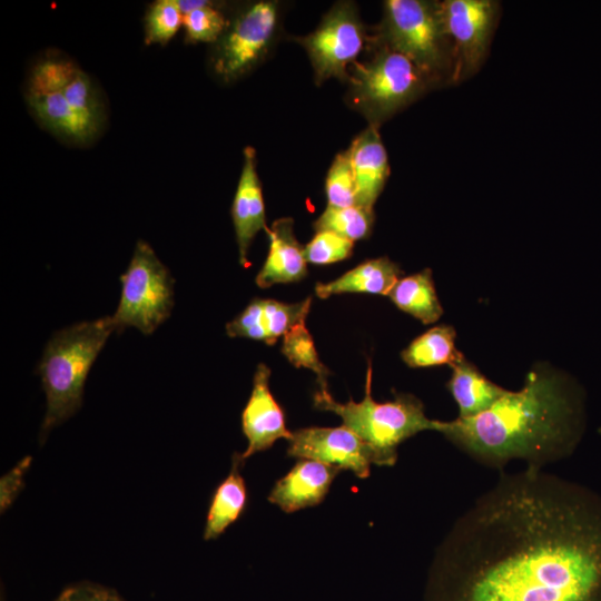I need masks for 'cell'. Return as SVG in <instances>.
<instances>
[{
	"instance_id": "1",
	"label": "cell",
	"mask_w": 601,
	"mask_h": 601,
	"mask_svg": "<svg viewBox=\"0 0 601 601\" xmlns=\"http://www.w3.org/2000/svg\"><path fill=\"white\" fill-rule=\"evenodd\" d=\"M425 601H601V495L526 467L452 526Z\"/></svg>"
},
{
	"instance_id": "32",
	"label": "cell",
	"mask_w": 601,
	"mask_h": 601,
	"mask_svg": "<svg viewBox=\"0 0 601 601\" xmlns=\"http://www.w3.org/2000/svg\"><path fill=\"white\" fill-rule=\"evenodd\" d=\"M55 601H124L115 591L93 584H77L66 589Z\"/></svg>"
},
{
	"instance_id": "31",
	"label": "cell",
	"mask_w": 601,
	"mask_h": 601,
	"mask_svg": "<svg viewBox=\"0 0 601 601\" xmlns=\"http://www.w3.org/2000/svg\"><path fill=\"white\" fill-rule=\"evenodd\" d=\"M31 457L20 461L11 471L4 474L0 481V508L6 511L23 486V475L30 466Z\"/></svg>"
},
{
	"instance_id": "9",
	"label": "cell",
	"mask_w": 601,
	"mask_h": 601,
	"mask_svg": "<svg viewBox=\"0 0 601 601\" xmlns=\"http://www.w3.org/2000/svg\"><path fill=\"white\" fill-rule=\"evenodd\" d=\"M445 32L454 57L453 82L474 76L485 61L500 16L494 0L440 2Z\"/></svg>"
},
{
	"instance_id": "30",
	"label": "cell",
	"mask_w": 601,
	"mask_h": 601,
	"mask_svg": "<svg viewBox=\"0 0 601 601\" xmlns=\"http://www.w3.org/2000/svg\"><path fill=\"white\" fill-rule=\"evenodd\" d=\"M263 299L254 298L246 308L226 325V333L230 337H246L264 341L266 334L262 325Z\"/></svg>"
},
{
	"instance_id": "25",
	"label": "cell",
	"mask_w": 601,
	"mask_h": 601,
	"mask_svg": "<svg viewBox=\"0 0 601 601\" xmlns=\"http://www.w3.org/2000/svg\"><path fill=\"white\" fill-rule=\"evenodd\" d=\"M311 303V297L295 304L263 299L262 325L266 334V344H274L280 335H285L293 326L306 321Z\"/></svg>"
},
{
	"instance_id": "26",
	"label": "cell",
	"mask_w": 601,
	"mask_h": 601,
	"mask_svg": "<svg viewBox=\"0 0 601 601\" xmlns=\"http://www.w3.org/2000/svg\"><path fill=\"white\" fill-rule=\"evenodd\" d=\"M184 23L177 0L152 2L145 17L146 43H167Z\"/></svg>"
},
{
	"instance_id": "13",
	"label": "cell",
	"mask_w": 601,
	"mask_h": 601,
	"mask_svg": "<svg viewBox=\"0 0 601 601\" xmlns=\"http://www.w3.org/2000/svg\"><path fill=\"white\" fill-rule=\"evenodd\" d=\"M270 370L258 364L249 400L242 413V428L248 446L240 454L243 460L273 446L279 439L287 441L292 432L287 430L282 407L269 390Z\"/></svg>"
},
{
	"instance_id": "11",
	"label": "cell",
	"mask_w": 601,
	"mask_h": 601,
	"mask_svg": "<svg viewBox=\"0 0 601 601\" xmlns=\"http://www.w3.org/2000/svg\"><path fill=\"white\" fill-rule=\"evenodd\" d=\"M364 30L355 7L348 2L337 3L324 17L319 27L302 39L316 78H344L346 69L361 53Z\"/></svg>"
},
{
	"instance_id": "3",
	"label": "cell",
	"mask_w": 601,
	"mask_h": 601,
	"mask_svg": "<svg viewBox=\"0 0 601 601\" xmlns=\"http://www.w3.org/2000/svg\"><path fill=\"white\" fill-rule=\"evenodd\" d=\"M26 98L48 129L75 142L91 139L104 121V106L90 77L65 58L48 57L35 65Z\"/></svg>"
},
{
	"instance_id": "8",
	"label": "cell",
	"mask_w": 601,
	"mask_h": 601,
	"mask_svg": "<svg viewBox=\"0 0 601 601\" xmlns=\"http://www.w3.org/2000/svg\"><path fill=\"white\" fill-rule=\"evenodd\" d=\"M351 80L354 104L375 121L388 118L433 83L408 58L386 46L372 60L356 63Z\"/></svg>"
},
{
	"instance_id": "28",
	"label": "cell",
	"mask_w": 601,
	"mask_h": 601,
	"mask_svg": "<svg viewBox=\"0 0 601 601\" xmlns=\"http://www.w3.org/2000/svg\"><path fill=\"white\" fill-rule=\"evenodd\" d=\"M186 38L191 42H210L224 35L227 27L224 14L208 2L204 7L184 14Z\"/></svg>"
},
{
	"instance_id": "29",
	"label": "cell",
	"mask_w": 601,
	"mask_h": 601,
	"mask_svg": "<svg viewBox=\"0 0 601 601\" xmlns=\"http://www.w3.org/2000/svg\"><path fill=\"white\" fill-rule=\"evenodd\" d=\"M354 242L332 231H316L305 246L304 256L307 263L326 265L346 259L351 256Z\"/></svg>"
},
{
	"instance_id": "18",
	"label": "cell",
	"mask_w": 601,
	"mask_h": 601,
	"mask_svg": "<svg viewBox=\"0 0 601 601\" xmlns=\"http://www.w3.org/2000/svg\"><path fill=\"white\" fill-rule=\"evenodd\" d=\"M446 387L459 406L461 418L476 416L489 410L508 390L485 377L464 356L451 365Z\"/></svg>"
},
{
	"instance_id": "16",
	"label": "cell",
	"mask_w": 601,
	"mask_h": 601,
	"mask_svg": "<svg viewBox=\"0 0 601 601\" xmlns=\"http://www.w3.org/2000/svg\"><path fill=\"white\" fill-rule=\"evenodd\" d=\"M356 187V206L373 210L390 175L387 154L377 131L371 125L347 149Z\"/></svg>"
},
{
	"instance_id": "27",
	"label": "cell",
	"mask_w": 601,
	"mask_h": 601,
	"mask_svg": "<svg viewBox=\"0 0 601 601\" xmlns=\"http://www.w3.org/2000/svg\"><path fill=\"white\" fill-rule=\"evenodd\" d=\"M326 196L331 207L356 206V187L348 151L338 154L326 177Z\"/></svg>"
},
{
	"instance_id": "23",
	"label": "cell",
	"mask_w": 601,
	"mask_h": 601,
	"mask_svg": "<svg viewBox=\"0 0 601 601\" xmlns=\"http://www.w3.org/2000/svg\"><path fill=\"white\" fill-rule=\"evenodd\" d=\"M373 210H366L358 206L331 207L314 223L316 231H332L352 242L366 238L373 226Z\"/></svg>"
},
{
	"instance_id": "20",
	"label": "cell",
	"mask_w": 601,
	"mask_h": 601,
	"mask_svg": "<svg viewBox=\"0 0 601 601\" xmlns=\"http://www.w3.org/2000/svg\"><path fill=\"white\" fill-rule=\"evenodd\" d=\"M244 460L239 453L233 455L229 474L216 487L207 512L204 539L218 538L244 512L247 504V489L240 467Z\"/></svg>"
},
{
	"instance_id": "24",
	"label": "cell",
	"mask_w": 601,
	"mask_h": 601,
	"mask_svg": "<svg viewBox=\"0 0 601 601\" xmlns=\"http://www.w3.org/2000/svg\"><path fill=\"white\" fill-rule=\"evenodd\" d=\"M282 353L296 367H306L317 376L321 390H327L328 368L319 361L312 335L305 321L293 326L285 335Z\"/></svg>"
},
{
	"instance_id": "14",
	"label": "cell",
	"mask_w": 601,
	"mask_h": 601,
	"mask_svg": "<svg viewBox=\"0 0 601 601\" xmlns=\"http://www.w3.org/2000/svg\"><path fill=\"white\" fill-rule=\"evenodd\" d=\"M339 469L308 459H299L290 471L279 479L268 501L286 513L319 504L329 491Z\"/></svg>"
},
{
	"instance_id": "21",
	"label": "cell",
	"mask_w": 601,
	"mask_h": 601,
	"mask_svg": "<svg viewBox=\"0 0 601 601\" xmlns=\"http://www.w3.org/2000/svg\"><path fill=\"white\" fill-rule=\"evenodd\" d=\"M387 296L401 311L426 325L435 323L443 314L428 268L403 276Z\"/></svg>"
},
{
	"instance_id": "10",
	"label": "cell",
	"mask_w": 601,
	"mask_h": 601,
	"mask_svg": "<svg viewBox=\"0 0 601 601\" xmlns=\"http://www.w3.org/2000/svg\"><path fill=\"white\" fill-rule=\"evenodd\" d=\"M277 23V3L259 1L247 7L221 36L214 69L225 80L249 70L266 52Z\"/></svg>"
},
{
	"instance_id": "17",
	"label": "cell",
	"mask_w": 601,
	"mask_h": 601,
	"mask_svg": "<svg viewBox=\"0 0 601 601\" xmlns=\"http://www.w3.org/2000/svg\"><path fill=\"white\" fill-rule=\"evenodd\" d=\"M269 252L264 266L256 276V284L268 288L275 284L297 282L307 274L304 248L293 231L290 218L277 219L267 229Z\"/></svg>"
},
{
	"instance_id": "15",
	"label": "cell",
	"mask_w": 601,
	"mask_h": 601,
	"mask_svg": "<svg viewBox=\"0 0 601 601\" xmlns=\"http://www.w3.org/2000/svg\"><path fill=\"white\" fill-rule=\"evenodd\" d=\"M231 217L242 266L249 265L248 249L260 229L267 231L265 204L260 181L256 171L255 150L244 149V165L231 206Z\"/></svg>"
},
{
	"instance_id": "22",
	"label": "cell",
	"mask_w": 601,
	"mask_h": 601,
	"mask_svg": "<svg viewBox=\"0 0 601 601\" xmlns=\"http://www.w3.org/2000/svg\"><path fill=\"white\" fill-rule=\"evenodd\" d=\"M456 332L450 325L430 328L402 352V359L410 367L453 365L464 355L455 346Z\"/></svg>"
},
{
	"instance_id": "7",
	"label": "cell",
	"mask_w": 601,
	"mask_h": 601,
	"mask_svg": "<svg viewBox=\"0 0 601 601\" xmlns=\"http://www.w3.org/2000/svg\"><path fill=\"white\" fill-rule=\"evenodd\" d=\"M119 305L111 316L116 332L136 327L150 335L174 307V279L151 246L138 240L127 270L120 276Z\"/></svg>"
},
{
	"instance_id": "19",
	"label": "cell",
	"mask_w": 601,
	"mask_h": 601,
	"mask_svg": "<svg viewBox=\"0 0 601 601\" xmlns=\"http://www.w3.org/2000/svg\"><path fill=\"white\" fill-rule=\"evenodd\" d=\"M403 277L400 266L387 257L368 259L329 283H317L315 293L319 298L343 293H370L388 295Z\"/></svg>"
},
{
	"instance_id": "2",
	"label": "cell",
	"mask_w": 601,
	"mask_h": 601,
	"mask_svg": "<svg viewBox=\"0 0 601 601\" xmlns=\"http://www.w3.org/2000/svg\"><path fill=\"white\" fill-rule=\"evenodd\" d=\"M585 427L584 395L569 376L533 370L519 391H510L489 410L453 421L436 420L435 431L480 464L503 469L512 460L526 467L570 456Z\"/></svg>"
},
{
	"instance_id": "6",
	"label": "cell",
	"mask_w": 601,
	"mask_h": 601,
	"mask_svg": "<svg viewBox=\"0 0 601 601\" xmlns=\"http://www.w3.org/2000/svg\"><path fill=\"white\" fill-rule=\"evenodd\" d=\"M385 46L408 58L435 83L453 82L454 57L437 1L387 0L384 4Z\"/></svg>"
},
{
	"instance_id": "12",
	"label": "cell",
	"mask_w": 601,
	"mask_h": 601,
	"mask_svg": "<svg viewBox=\"0 0 601 601\" xmlns=\"http://www.w3.org/2000/svg\"><path fill=\"white\" fill-rule=\"evenodd\" d=\"M287 456L315 460L366 479L380 465L375 449L345 425L304 427L292 432Z\"/></svg>"
},
{
	"instance_id": "4",
	"label": "cell",
	"mask_w": 601,
	"mask_h": 601,
	"mask_svg": "<svg viewBox=\"0 0 601 601\" xmlns=\"http://www.w3.org/2000/svg\"><path fill=\"white\" fill-rule=\"evenodd\" d=\"M114 331L112 317L106 316L65 327L47 343L37 368L47 397L42 441L81 406L88 372Z\"/></svg>"
},
{
	"instance_id": "5",
	"label": "cell",
	"mask_w": 601,
	"mask_h": 601,
	"mask_svg": "<svg viewBox=\"0 0 601 601\" xmlns=\"http://www.w3.org/2000/svg\"><path fill=\"white\" fill-rule=\"evenodd\" d=\"M314 407L337 414L347 426L377 452L380 466L397 461V447L422 431H435L436 420H430L420 398L408 393H394V400L376 402L372 396V364L368 361L365 395L361 402L335 401L328 390L314 394Z\"/></svg>"
}]
</instances>
